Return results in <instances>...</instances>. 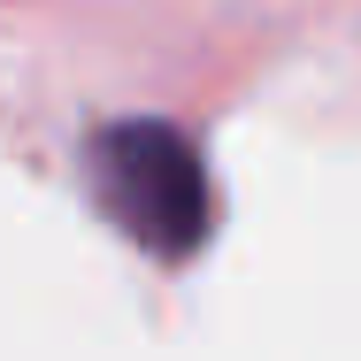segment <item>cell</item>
Segmentation results:
<instances>
[{
    "label": "cell",
    "instance_id": "1",
    "mask_svg": "<svg viewBox=\"0 0 361 361\" xmlns=\"http://www.w3.org/2000/svg\"><path fill=\"white\" fill-rule=\"evenodd\" d=\"M85 177H92V200L108 208V223L131 231L161 262H185L216 223L208 169L185 146V131H169V123H108V131H92Z\"/></svg>",
    "mask_w": 361,
    "mask_h": 361
}]
</instances>
